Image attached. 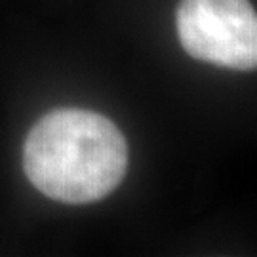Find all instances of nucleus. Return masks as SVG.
Wrapping results in <instances>:
<instances>
[{"instance_id": "nucleus-1", "label": "nucleus", "mask_w": 257, "mask_h": 257, "mask_svg": "<svg viewBox=\"0 0 257 257\" xmlns=\"http://www.w3.org/2000/svg\"><path fill=\"white\" fill-rule=\"evenodd\" d=\"M23 170L52 200L97 202L122 183L128 170V143L116 124L99 112L55 109L29 132Z\"/></svg>"}, {"instance_id": "nucleus-2", "label": "nucleus", "mask_w": 257, "mask_h": 257, "mask_svg": "<svg viewBox=\"0 0 257 257\" xmlns=\"http://www.w3.org/2000/svg\"><path fill=\"white\" fill-rule=\"evenodd\" d=\"M177 37L187 54L225 69H257V12L249 0H181Z\"/></svg>"}]
</instances>
